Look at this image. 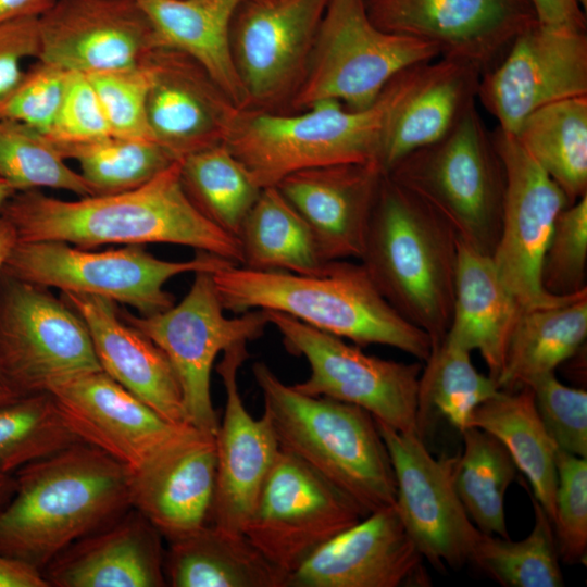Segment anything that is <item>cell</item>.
Returning <instances> with one entry per match:
<instances>
[{
  "mask_svg": "<svg viewBox=\"0 0 587 587\" xmlns=\"http://www.w3.org/2000/svg\"><path fill=\"white\" fill-rule=\"evenodd\" d=\"M38 17H21L0 23V107L24 76L23 63L38 59Z\"/></svg>",
  "mask_w": 587,
  "mask_h": 587,
  "instance_id": "cell-49",
  "label": "cell"
},
{
  "mask_svg": "<svg viewBox=\"0 0 587 587\" xmlns=\"http://www.w3.org/2000/svg\"><path fill=\"white\" fill-rule=\"evenodd\" d=\"M13 476L14 491L0 508V554L41 573L73 542L132 508L130 470L83 441Z\"/></svg>",
  "mask_w": 587,
  "mask_h": 587,
  "instance_id": "cell-2",
  "label": "cell"
},
{
  "mask_svg": "<svg viewBox=\"0 0 587 587\" xmlns=\"http://www.w3.org/2000/svg\"><path fill=\"white\" fill-rule=\"evenodd\" d=\"M12 187L0 178V207L14 193Z\"/></svg>",
  "mask_w": 587,
  "mask_h": 587,
  "instance_id": "cell-56",
  "label": "cell"
},
{
  "mask_svg": "<svg viewBox=\"0 0 587 587\" xmlns=\"http://www.w3.org/2000/svg\"><path fill=\"white\" fill-rule=\"evenodd\" d=\"M38 25L37 60L72 73L137 68L163 47L135 0H57Z\"/></svg>",
  "mask_w": 587,
  "mask_h": 587,
  "instance_id": "cell-19",
  "label": "cell"
},
{
  "mask_svg": "<svg viewBox=\"0 0 587 587\" xmlns=\"http://www.w3.org/2000/svg\"><path fill=\"white\" fill-rule=\"evenodd\" d=\"M423 560L392 504L325 542L287 575L284 587L426 586Z\"/></svg>",
  "mask_w": 587,
  "mask_h": 587,
  "instance_id": "cell-21",
  "label": "cell"
},
{
  "mask_svg": "<svg viewBox=\"0 0 587 587\" xmlns=\"http://www.w3.org/2000/svg\"><path fill=\"white\" fill-rule=\"evenodd\" d=\"M0 366L22 396L101 370L84 320L48 288L0 273Z\"/></svg>",
  "mask_w": 587,
  "mask_h": 587,
  "instance_id": "cell-13",
  "label": "cell"
},
{
  "mask_svg": "<svg viewBox=\"0 0 587 587\" xmlns=\"http://www.w3.org/2000/svg\"><path fill=\"white\" fill-rule=\"evenodd\" d=\"M237 239L241 264L252 270L314 275L329 262L307 222L276 186L261 190Z\"/></svg>",
  "mask_w": 587,
  "mask_h": 587,
  "instance_id": "cell-34",
  "label": "cell"
},
{
  "mask_svg": "<svg viewBox=\"0 0 587 587\" xmlns=\"http://www.w3.org/2000/svg\"><path fill=\"white\" fill-rule=\"evenodd\" d=\"M163 47L198 62L238 108L248 99L230 51V26L247 0H135Z\"/></svg>",
  "mask_w": 587,
  "mask_h": 587,
  "instance_id": "cell-30",
  "label": "cell"
},
{
  "mask_svg": "<svg viewBox=\"0 0 587 587\" xmlns=\"http://www.w3.org/2000/svg\"><path fill=\"white\" fill-rule=\"evenodd\" d=\"M87 76L100 100L112 135L154 140L147 117L152 78L149 60L137 68Z\"/></svg>",
  "mask_w": 587,
  "mask_h": 587,
  "instance_id": "cell-45",
  "label": "cell"
},
{
  "mask_svg": "<svg viewBox=\"0 0 587 587\" xmlns=\"http://www.w3.org/2000/svg\"><path fill=\"white\" fill-rule=\"evenodd\" d=\"M470 427L491 434L505 447L517 470L528 478L534 498L552 522L558 448L536 410L532 389L522 386L499 390L475 409Z\"/></svg>",
  "mask_w": 587,
  "mask_h": 587,
  "instance_id": "cell-33",
  "label": "cell"
},
{
  "mask_svg": "<svg viewBox=\"0 0 587 587\" xmlns=\"http://www.w3.org/2000/svg\"><path fill=\"white\" fill-rule=\"evenodd\" d=\"M47 391L83 442L130 471L184 425L161 416L102 370L61 378Z\"/></svg>",
  "mask_w": 587,
  "mask_h": 587,
  "instance_id": "cell-23",
  "label": "cell"
},
{
  "mask_svg": "<svg viewBox=\"0 0 587 587\" xmlns=\"http://www.w3.org/2000/svg\"><path fill=\"white\" fill-rule=\"evenodd\" d=\"M458 241L442 216L384 174L359 260L383 297L432 345L451 322Z\"/></svg>",
  "mask_w": 587,
  "mask_h": 587,
  "instance_id": "cell-5",
  "label": "cell"
},
{
  "mask_svg": "<svg viewBox=\"0 0 587 587\" xmlns=\"http://www.w3.org/2000/svg\"><path fill=\"white\" fill-rule=\"evenodd\" d=\"M557 490L552 526L560 560L585 563L587 553V460L557 450Z\"/></svg>",
  "mask_w": 587,
  "mask_h": 587,
  "instance_id": "cell-44",
  "label": "cell"
},
{
  "mask_svg": "<svg viewBox=\"0 0 587 587\" xmlns=\"http://www.w3.org/2000/svg\"><path fill=\"white\" fill-rule=\"evenodd\" d=\"M164 574L172 587H284L286 575L242 533L208 524L167 542Z\"/></svg>",
  "mask_w": 587,
  "mask_h": 587,
  "instance_id": "cell-31",
  "label": "cell"
},
{
  "mask_svg": "<svg viewBox=\"0 0 587 587\" xmlns=\"http://www.w3.org/2000/svg\"><path fill=\"white\" fill-rule=\"evenodd\" d=\"M215 484V435L184 424L130 471V505L170 542L210 524Z\"/></svg>",
  "mask_w": 587,
  "mask_h": 587,
  "instance_id": "cell-20",
  "label": "cell"
},
{
  "mask_svg": "<svg viewBox=\"0 0 587 587\" xmlns=\"http://www.w3.org/2000/svg\"><path fill=\"white\" fill-rule=\"evenodd\" d=\"M419 379V436L424 439L428 417L436 412L461 433L470 427L475 409L500 389L479 373L471 351L446 337L432 345Z\"/></svg>",
  "mask_w": 587,
  "mask_h": 587,
  "instance_id": "cell-37",
  "label": "cell"
},
{
  "mask_svg": "<svg viewBox=\"0 0 587 587\" xmlns=\"http://www.w3.org/2000/svg\"><path fill=\"white\" fill-rule=\"evenodd\" d=\"M521 311L491 255L459 239L452 316L445 337L471 352L478 351L495 382Z\"/></svg>",
  "mask_w": 587,
  "mask_h": 587,
  "instance_id": "cell-29",
  "label": "cell"
},
{
  "mask_svg": "<svg viewBox=\"0 0 587 587\" xmlns=\"http://www.w3.org/2000/svg\"><path fill=\"white\" fill-rule=\"evenodd\" d=\"M387 175L442 216L461 241L492 254L505 172L476 104L442 138L410 152Z\"/></svg>",
  "mask_w": 587,
  "mask_h": 587,
  "instance_id": "cell-7",
  "label": "cell"
},
{
  "mask_svg": "<svg viewBox=\"0 0 587 587\" xmlns=\"http://www.w3.org/2000/svg\"><path fill=\"white\" fill-rule=\"evenodd\" d=\"M0 214L17 241H63L83 249L174 243L242 263L237 237L209 221L188 198L179 160L142 186L118 193L62 200L40 189L16 191Z\"/></svg>",
  "mask_w": 587,
  "mask_h": 587,
  "instance_id": "cell-1",
  "label": "cell"
},
{
  "mask_svg": "<svg viewBox=\"0 0 587 587\" xmlns=\"http://www.w3.org/2000/svg\"><path fill=\"white\" fill-rule=\"evenodd\" d=\"M587 195L558 215L540 264V285L555 297L587 291Z\"/></svg>",
  "mask_w": 587,
  "mask_h": 587,
  "instance_id": "cell-43",
  "label": "cell"
},
{
  "mask_svg": "<svg viewBox=\"0 0 587 587\" xmlns=\"http://www.w3.org/2000/svg\"><path fill=\"white\" fill-rule=\"evenodd\" d=\"M375 163L307 168L276 187L311 228L325 261L360 259L384 176Z\"/></svg>",
  "mask_w": 587,
  "mask_h": 587,
  "instance_id": "cell-25",
  "label": "cell"
},
{
  "mask_svg": "<svg viewBox=\"0 0 587 587\" xmlns=\"http://www.w3.org/2000/svg\"><path fill=\"white\" fill-rule=\"evenodd\" d=\"M461 435L463 450L452 460L455 491L480 533L509 538L504 499L519 470L505 447L491 434L467 427Z\"/></svg>",
  "mask_w": 587,
  "mask_h": 587,
  "instance_id": "cell-36",
  "label": "cell"
},
{
  "mask_svg": "<svg viewBox=\"0 0 587 587\" xmlns=\"http://www.w3.org/2000/svg\"><path fill=\"white\" fill-rule=\"evenodd\" d=\"M72 72L37 60L0 107V120H11L48 135L58 117Z\"/></svg>",
  "mask_w": 587,
  "mask_h": 587,
  "instance_id": "cell-47",
  "label": "cell"
},
{
  "mask_svg": "<svg viewBox=\"0 0 587 587\" xmlns=\"http://www.w3.org/2000/svg\"><path fill=\"white\" fill-rule=\"evenodd\" d=\"M233 262L205 251L188 261L161 260L143 248L93 251L63 241H17L1 273L61 292L92 295L152 315L175 303L164 284L176 275L216 272ZM236 265V264H235Z\"/></svg>",
  "mask_w": 587,
  "mask_h": 587,
  "instance_id": "cell-8",
  "label": "cell"
},
{
  "mask_svg": "<svg viewBox=\"0 0 587 587\" xmlns=\"http://www.w3.org/2000/svg\"><path fill=\"white\" fill-rule=\"evenodd\" d=\"M380 29L435 46L440 58L469 63L483 74L514 38L538 22L530 0H364Z\"/></svg>",
  "mask_w": 587,
  "mask_h": 587,
  "instance_id": "cell-18",
  "label": "cell"
},
{
  "mask_svg": "<svg viewBox=\"0 0 587 587\" xmlns=\"http://www.w3.org/2000/svg\"><path fill=\"white\" fill-rule=\"evenodd\" d=\"M536 410L558 449L587 457V392L562 384L554 372L527 385Z\"/></svg>",
  "mask_w": 587,
  "mask_h": 587,
  "instance_id": "cell-46",
  "label": "cell"
},
{
  "mask_svg": "<svg viewBox=\"0 0 587 587\" xmlns=\"http://www.w3.org/2000/svg\"><path fill=\"white\" fill-rule=\"evenodd\" d=\"M538 22L586 30L587 0H530Z\"/></svg>",
  "mask_w": 587,
  "mask_h": 587,
  "instance_id": "cell-50",
  "label": "cell"
},
{
  "mask_svg": "<svg viewBox=\"0 0 587 587\" xmlns=\"http://www.w3.org/2000/svg\"><path fill=\"white\" fill-rule=\"evenodd\" d=\"M248 358L247 342L240 341L227 348L216 365L226 401L215 435L216 484L210 519L221 529L242 534L280 450L266 414L253 417L239 394L237 373Z\"/></svg>",
  "mask_w": 587,
  "mask_h": 587,
  "instance_id": "cell-22",
  "label": "cell"
},
{
  "mask_svg": "<svg viewBox=\"0 0 587 587\" xmlns=\"http://www.w3.org/2000/svg\"><path fill=\"white\" fill-rule=\"evenodd\" d=\"M366 515L333 483L280 449L243 534L287 577L325 542Z\"/></svg>",
  "mask_w": 587,
  "mask_h": 587,
  "instance_id": "cell-12",
  "label": "cell"
},
{
  "mask_svg": "<svg viewBox=\"0 0 587 587\" xmlns=\"http://www.w3.org/2000/svg\"><path fill=\"white\" fill-rule=\"evenodd\" d=\"M492 138L505 172L500 234L491 254L498 274L522 309L565 301L576 295L547 294L539 274L554 222L571 203L513 135L497 126Z\"/></svg>",
  "mask_w": 587,
  "mask_h": 587,
  "instance_id": "cell-17",
  "label": "cell"
},
{
  "mask_svg": "<svg viewBox=\"0 0 587 587\" xmlns=\"http://www.w3.org/2000/svg\"><path fill=\"white\" fill-rule=\"evenodd\" d=\"M163 537L136 509L73 542L42 571L49 587H164Z\"/></svg>",
  "mask_w": 587,
  "mask_h": 587,
  "instance_id": "cell-26",
  "label": "cell"
},
{
  "mask_svg": "<svg viewBox=\"0 0 587 587\" xmlns=\"http://www.w3.org/2000/svg\"><path fill=\"white\" fill-rule=\"evenodd\" d=\"M147 117L154 140L175 160L224 143L238 107L189 55L167 47L150 57Z\"/></svg>",
  "mask_w": 587,
  "mask_h": 587,
  "instance_id": "cell-24",
  "label": "cell"
},
{
  "mask_svg": "<svg viewBox=\"0 0 587 587\" xmlns=\"http://www.w3.org/2000/svg\"><path fill=\"white\" fill-rule=\"evenodd\" d=\"M252 372L280 449L333 483L366 514L395 504L391 461L370 412L304 395L263 362H257Z\"/></svg>",
  "mask_w": 587,
  "mask_h": 587,
  "instance_id": "cell-6",
  "label": "cell"
},
{
  "mask_svg": "<svg viewBox=\"0 0 587 587\" xmlns=\"http://www.w3.org/2000/svg\"><path fill=\"white\" fill-rule=\"evenodd\" d=\"M0 178L15 192L52 188L77 197L95 196L82 174L66 164L52 140L11 120H0Z\"/></svg>",
  "mask_w": 587,
  "mask_h": 587,
  "instance_id": "cell-42",
  "label": "cell"
},
{
  "mask_svg": "<svg viewBox=\"0 0 587 587\" xmlns=\"http://www.w3.org/2000/svg\"><path fill=\"white\" fill-rule=\"evenodd\" d=\"M587 336V291L557 304L522 309L496 379L500 390H514L552 373L573 358Z\"/></svg>",
  "mask_w": 587,
  "mask_h": 587,
  "instance_id": "cell-32",
  "label": "cell"
},
{
  "mask_svg": "<svg viewBox=\"0 0 587 587\" xmlns=\"http://www.w3.org/2000/svg\"><path fill=\"white\" fill-rule=\"evenodd\" d=\"M118 312L167 357L182 388L188 423L216 435L220 423L210 388L214 361L230 346L260 338L270 324L266 312L251 310L226 317L209 271L196 272L187 295L165 311L147 316Z\"/></svg>",
  "mask_w": 587,
  "mask_h": 587,
  "instance_id": "cell-11",
  "label": "cell"
},
{
  "mask_svg": "<svg viewBox=\"0 0 587 587\" xmlns=\"http://www.w3.org/2000/svg\"><path fill=\"white\" fill-rule=\"evenodd\" d=\"M54 143L66 160L78 163L95 196L138 188L177 161L149 139L109 135L87 142Z\"/></svg>",
  "mask_w": 587,
  "mask_h": 587,
  "instance_id": "cell-40",
  "label": "cell"
},
{
  "mask_svg": "<svg viewBox=\"0 0 587 587\" xmlns=\"http://www.w3.org/2000/svg\"><path fill=\"white\" fill-rule=\"evenodd\" d=\"M425 65L400 72L373 104L361 110L337 100L319 101L295 113L239 108L224 145L261 188L276 186L289 174L312 167L345 163H375L380 167L392 116Z\"/></svg>",
  "mask_w": 587,
  "mask_h": 587,
  "instance_id": "cell-3",
  "label": "cell"
},
{
  "mask_svg": "<svg viewBox=\"0 0 587 587\" xmlns=\"http://www.w3.org/2000/svg\"><path fill=\"white\" fill-rule=\"evenodd\" d=\"M480 76L478 68L462 61L428 62L392 116L379 160L383 172L448 134L476 104Z\"/></svg>",
  "mask_w": 587,
  "mask_h": 587,
  "instance_id": "cell-28",
  "label": "cell"
},
{
  "mask_svg": "<svg viewBox=\"0 0 587 587\" xmlns=\"http://www.w3.org/2000/svg\"><path fill=\"white\" fill-rule=\"evenodd\" d=\"M86 323L101 370L174 424H189L182 388L164 352L126 323L107 298L61 292Z\"/></svg>",
  "mask_w": 587,
  "mask_h": 587,
  "instance_id": "cell-27",
  "label": "cell"
},
{
  "mask_svg": "<svg viewBox=\"0 0 587 587\" xmlns=\"http://www.w3.org/2000/svg\"><path fill=\"white\" fill-rule=\"evenodd\" d=\"M57 0H0V23L21 18L39 17Z\"/></svg>",
  "mask_w": 587,
  "mask_h": 587,
  "instance_id": "cell-52",
  "label": "cell"
},
{
  "mask_svg": "<svg viewBox=\"0 0 587 587\" xmlns=\"http://www.w3.org/2000/svg\"><path fill=\"white\" fill-rule=\"evenodd\" d=\"M513 136L570 203L587 195V96L538 109Z\"/></svg>",
  "mask_w": 587,
  "mask_h": 587,
  "instance_id": "cell-35",
  "label": "cell"
},
{
  "mask_svg": "<svg viewBox=\"0 0 587 587\" xmlns=\"http://www.w3.org/2000/svg\"><path fill=\"white\" fill-rule=\"evenodd\" d=\"M224 310L285 313L364 347L385 345L425 361L429 336L383 297L362 263L329 261L320 274L260 271L230 264L212 273Z\"/></svg>",
  "mask_w": 587,
  "mask_h": 587,
  "instance_id": "cell-4",
  "label": "cell"
},
{
  "mask_svg": "<svg viewBox=\"0 0 587 587\" xmlns=\"http://www.w3.org/2000/svg\"><path fill=\"white\" fill-rule=\"evenodd\" d=\"M0 587H49L42 573L0 554Z\"/></svg>",
  "mask_w": 587,
  "mask_h": 587,
  "instance_id": "cell-51",
  "label": "cell"
},
{
  "mask_svg": "<svg viewBox=\"0 0 587 587\" xmlns=\"http://www.w3.org/2000/svg\"><path fill=\"white\" fill-rule=\"evenodd\" d=\"M15 487L13 474L0 472V508L11 498Z\"/></svg>",
  "mask_w": 587,
  "mask_h": 587,
  "instance_id": "cell-54",
  "label": "cell"
},
{
  "mask_svg": "<svg viewBox=\"0 0 587 587\" xmlns=\"http://www.w3.org/2000/svg\"><path fill=\"white\" fill-rule=\"evenodd\" d=\"M265 312L286 350L303 357L309 364V377L291 385L296 390L354 404L399 432L419 436L421 363L370 355L360 346L349 345L285 313Z\"/></svg>",
  "mask_w": 587,
  "mask_h": 587,
  "instance_id": "cell-10",
  "label": "cell"
},
{
  "mask_svg": "<svg viewBox=\"0 0 587 587\" xmlns=\"http://www.w3.org/2000/svg\"><path fill=\"white\" fill-rule=\"evenodd\" d=\"M587 96L586 30L537 22L519 34L501 60L482 74L477 99L514 135L548 104Z\"/></svg>",
  "mask_w": 587,
  "mask_h": 587,
  "instance_id": "cell-15",
  "label": "cell"
},
{
  "mask_svg": "<svg viewBox=\"0 0 587 587\" xmlns=\"http://www.w3.org/2000/svg\"><path fill=\"white\" fill-rule=\"evenodd\" d=\"M329 1L247 0L238 8L230 51L249 108L288 113Z\"/></svg>",
  "mask_w": 587,
  "mask_h": 587,
  "instance_id": "cell-14",
  "label": "cell"
},
{
  "mask_svg": "<svg viewBox=\"0 0 587 587\" xmlns=\"http://www.w3.org/2000/svg\"><path fill=\"white\" fill-rule=\"evenodd\" d=\"M179 161L182 184L193 205L213 224L237 237L263 188L224 143Z\"/></svg>",
  "mask_w": 587,
  "mask_h": 587,
  "instance_id": "cell-38",
  "label": "cell"
},
{
  "mask_svg": "<svg viewBox=\"0 0 587 587\" xmlns=\"http://www.w3.org/2000/svg\"><path fill=\"white\" fill-rule=\"evenodd\" d=\"M438 57L437 48L429 42L377 27L367 15L364 0H330L288 113L323 100L365 109L400 72Z\"/></svg>",
  "mask_w": 587,
  "mask_h": 587,
  "instance_id": "cell-9",
  "label": "cell"
},
{
  "mask_svg": "<svg viewBox=\"0 0 587 587\" xmlns=\"http://www.w3.org/2000/svg\"><path fill=\"white\" fill-rule=\"evenodd\" d=\"M112 135L100 100L85 74L73 73L51 132L57 143H79Z\"/></svg>",
  "mask_w": 587,
  "mask_h": 587,
  "instance_id": "cell-48",
  "label": "cell"
},
{
  "mask_svg": "<svg viewBox=\"0 0 587 587\" xmlns=\"http://www.w3.org/2000/svg\"><path fill=\"white\" fill-rule=\"evenodd\" d=\"M49 391L0 404V472L21 467L80 442Z\"/></svg>",
  "mask_w": 587,
  "mask_h": 587,
  "instance_id": "cell-41",
  "label": "cell"
},
{
  "mask_svg": "<svg viewBox=\"0 0 587 587\" xmlns=\"http://www.w3.org/2000/svg\"><path fill=\"white\" fill-rule=\"evenodd\" d=\"M16 242L17 237L13 226L0 214V273Z\"/></svg>",
  "mask_w": 587,
  "mask_h": 587,
  "instance_id": "cell-53",
  "label": "cell"
},
{
  "mask_svg": "<svg viewBox=\"0 0 587 587\" xmlns=\"http://www.w3.org/2000/svg\"><path fill=\"white\" fill-rule=\"evenodd\" d=\"M375 422L391 461L395 508L405 532L434 567L461 569L469 562L480 532L455 491L453 458L436 459L416 434Z\"/></svg>",
  "mask_w": 587,
  "mask_h": 587,
  "instance_id": "cell-16",
  "label": "cell"
},
{
  "mask_svg": "<svg viewBox=\"0 0 587 587\" xmlns=\"http://www.w3.org/2000/svg\"><path fill=\"white\" fill-rule=\"evenodd\" d=\"M20 397L0 366V404L13 401Z\"/></svg>",
  "mask_w": 587,
  "mask_h": 587,
  "instance_id": "cell-55",
  "label": "cell"
},
{
  "mask_svg": "<svg viewBox=\"0 0 587 587\" xmlns=\"http://www.w3.org/2000/svg\"><path fill=\"white\" fill-rule=\"evenodd\" d=\"M534 526L512 541L480 533L469 562L503 587H561L564 585L552 522L532 497Z\"/></svg>",
  "mask_w": 587,
  "mask_h": 587,
  "instance_id": "cell-39",
  "label": "cell"
}]
</instances>
